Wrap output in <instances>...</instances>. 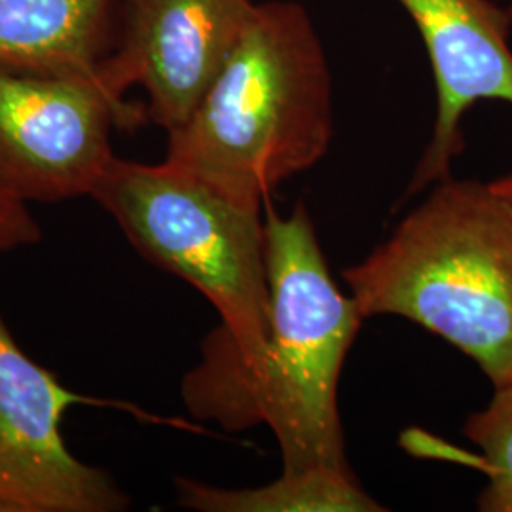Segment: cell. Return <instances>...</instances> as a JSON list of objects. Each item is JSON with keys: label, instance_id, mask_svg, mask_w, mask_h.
<instances>
[{"label": "cell", "instance_id": "cell-1", "mask_svg": "<svg viewBox=\"0 0 512 512\" xmlns=\"http://www.w3.org/2000/svg\"><path fill=\"white\" fill-rule=\"evenodd\" d=\"M264 256L270 334L247 361L213 330L202 361L184 376L188 412L226 431L268 425L283 473L351 471L338 412V384L365 315L334 283L308 207L281 217L266 203Z\"/></svg>", "mask_w": 512, "mask_h": 512}, {"label": "cell", "instance_id": "cell-2", "mask_svg": "<svg viewBox=\"0 0 512 512\" xmlns=\"http://www.w3.org/2000/svg\"><path fill=\"white\" fill-rule=\"evenodd\" d=\"M167 137L165 164L253 209L317 164L332 139V80L308 10L256 4L200 105Z\"/></svg>", "mask_w": 512, "mask_h": 512}, {"label": "cell", "instance_id": "cell-3", "mask_svg": "<svg viewBox=\"0 0 512 512\" xmlns=\"http://www.w3.org/2000/svg\"><path fill=\"white\" fill-rule=\"evenodd\" d=\"M344 279L365 319L418 323L512 384V205L490 183L442 179Z\"/></svg>", "mask_w": 512, "mask_h": 512}, {"label": "cell", "instance_id": "cell-4", "mask_svg": "<svg viewBox=\"0 0 512 512\" xmlns=\"http://www.w3.org/2000/svg\"><path fill=\"white\" fill-rule=\"evenodd\" d=\"M129 243L219 311L220 334L253 361L270 334L262 209L232 202L173 165L112 158L92 196Z\"/></svg>", "mask_w": 512, "mask_h": 512}, {"label": "cell", "instance_id": "cell-5", "mask_svg": "<svg viewBox=\"0 0 512 512\" xmlns=\"http://www.w3.org/2000/svg\"><path fill=\"white\" fill-rule=\"evenodd\" d=\"M147 116L103 80L0 69V192L23 203L92 196L114 158L110 131Z\"/></svg>", "mask_w": 512, "mask_h": 512}, {"label": "cell", "instance_id": "cell-6", "mask_svg": "<svg viewBox=\"0 0 512 512\" xmlns=\"http://www.w3.org/2000/svg\"><path fill=\"white\" fill-rule=\"evenodd\" d=\"M88 399L25 355L0 315V512H118L124 494L69 452L61 420Z\"/></svg>", "mask_w": 512, "mask_h": 512}, {"label": "cell", "instance_id": "cell-7", "mask_svg": "<svg viewBox=\"0 0 512 512\" xmlns=\"http://www.w3.org/2000/svg\"><path fill=\"white\" fill-rule=\"evenodd\" d=\"M253 0H124L122 38L99 74L120 97L148 95V118L181 128L220 73L255 14Z\"/></svg>", "mask_w": 512, "mask_h": 512}, {"label": "cell", "instance_id": "cell-8", "mask_svg": "<svg viewBox=\"0 0 512 512\" xmlns=\"http://www.w3.org/2000/svg\"><path fill=\"white\" fill-rule=\"evenodd\" d=\"M414 21L437 84V120L406 196L450 177L463 116L482 99L512 107L511 12L492 0H397Z\"/></svg>", "mask_w": 512, "mask_h": 512}, {"label": "cell", "instance_id": "cell-9", "mask_svg": "<svg viewBox=\"0 0 512 512\" xmlns=\"http://www.w3.org/2000/svg\"><path fill=\"white\" fill-rule=\"evenodd\" d=\"M112 0H0V69L103 80Z\"/></svg>", "mask_w": 512, "mask_h": 512}, {"label": "cell", "instance_id": "cell-10", "mask_svg": "<svg viewBox=\"0 0 512 512\" xmlns=\"http://www.w3.org/2000/svg\"><path fill=\"white\" fill-rule=\"evenodd\" d=\"M179 505L203 512H380L351 471L317 469L283 473L251 490H224L190 478H177Z\"/></svg>", "mask_w": 512, "mask_h": 512}, {"label": "cell", "instance_id": "cell-11", "mask_svg": "<svg viewBox=\"0 0 512 512\" xmlns=\"http://www.w3.org/2000/svg\"><path fill=\"white\" fill-rule=\"evenodd\" d=\"M494 389L492 403L469 416L463 433L478 446L480 471L488 476L478 509L512 512V384Z\"/></svg>", "mask_w": 512, "mask_h": 512}, {"label": "cell", "instance_id": "cell-12", "mask_svg": "<svg viewBox=\"0 0 512 512\" xmlns=\"http://www.w3.org/2000/svg\"><path fill=\"white\" fill-rule=\"evenodd\" d=\"M40 238L42 230L33 219L27 203L0 192V251L29 247L38 243Z\"/></svg>", "mask_w": 512, "mask_h": 512}, {"label": "cell", "instance_id": "cell-13", "mask_svg": "<svg viewBox=\"0 0 512 512\" xmlns=\"http://www.w3.org/2000/svg\"><path fill=\"white\" fill-rule=\"evenodd\" d=\"M490 186L494 188L495 192H497L501 198H505V200L512 205V171L492 181Z\"/></svg>", "mask_w": 512, "mask_h": 512}, {"label": "cell", "instance_id": "cell-14", "mask_svg": "<svg viewBox=\"0 0 512 512\" xmlns=\"http://www.w3.org/2000/svg\"><path fill=\"white\" fill-rule=\"evenodd\" d=\"M509 12H511V18H512V8H511V10H509Z\"/></svg>", "mask_w": 512, "mask_h": 512}]
</instances>
